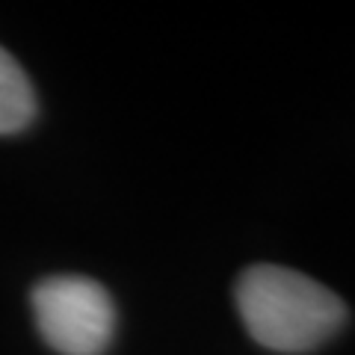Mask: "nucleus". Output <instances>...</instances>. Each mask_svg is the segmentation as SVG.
<instances>
[{
  "mask_svg": "<svg viewBox=\"0 0 355 355\" xmlns=\"http://www.w3.org/2000/svg\"><path fill=\"white\" fill-rule=\"evenodd\" d=\"M36 116V92L24 69L0 48V133L24 130Z\"/></svg>",
  "mask_w": 355,
  "mask_h": 355,
  "instance_id": "3",
  "label": "nucleus"
},
{
  "mask_svg": "<svg viewBox=\"0 0 355 355\" xmlns=\"http://www.w3.org/2000/svg\"><path fill=\"white\" fill-rule=\"evenodd\" d=\"M33 317L60 355H101L116 331V305L107 287L86 275H51L33 287Z\"/></svg>",
  "mask_w": 355,
  "mask_h": 355,
  "instance_id": "2",
  "label": "nucleus"
},
{
  "mask_svg": "<svg viewBox=\"0 0 355 355\" xmlns=\"http://www.w3.org/2000/svg\"><path fill=\"white\" fill-rule=\"evenodd\" d=\"M246 335L279 355H308L347 326V305L331 287L279 263H252L234 284Z\"/></svg>",
  "mask_w": 355,
  "mask_h": 355,
  "instance_id": "1",
  "label": "nucleus"
}]
</instances>
